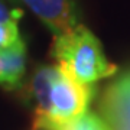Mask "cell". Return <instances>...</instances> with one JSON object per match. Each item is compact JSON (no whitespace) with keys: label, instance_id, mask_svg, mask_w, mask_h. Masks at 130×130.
<instances>
[{"label":"cell","instance_id":"obj_1","mask_svg":"<svg viewBox=\"0 0 130 130\" xmlns=\"http://www.w3.org/2000/svg\"><path fill=\"white\" fill-rule=\"evenodd\" d=\"M51 54L56 64L85 85L117 74V67L107 59L98 38L81 23L55 36Z\"/></svg>","mask_w":130,"mask_h":130},{"label":"cell","instance_id":"obj_2","mask_svg":"<svg viewBox=\"0 0 130 130\" xmlns=\"http://www.w3.org/2000/svg\"><path fill=\"white\" fill-rule=\"evenodd\" d=\"M94 97V87L78 83L58 64L54 65L49 90V107L45 119L32 124V130L61 126L77 120L88 111Z\"/></svg>","mask_w":130,"mask_h":130},{"label":"cell","instance_id":"obj_3","mask_svg":"<svg viewBox=\"0 0 130 130\" xmlns=\"http://www.w3.org/2000/svg\"><path fill=\"white\" fill-rule=\"evenodd\" d=\"M98 110L113 130H130V67L120 71L104 88Z\"/></svg>","mask_w":130,"mask_h":130},{"label":"cell","instance_id":"obj_4","mask_svg":"<svg viewBox=\"0 0 130 130\" xmlns=\"http://www.w3.org/2000/svg\"><path fill=\"white\" fill-rule=\"evenodd\" d=\"M55 36L79 25L74 0H23Z\"/></svg>","mask_w":130,"mask_h":130},{"label":"cell","instance_id":"obj_5","mask_svg":"<svg viewBox=\"0 0 130 130\" xmlns=\"http://www.w3.org/2000/svg\"><path fill=\"white\" fill-rule=\"evenodd\" d=\"M26 70V45L23 39L9 48H0V87L18 90L22 87Z\"/></svg>","mask_w":130,"mask_h":130},{"label":"cell","instance_id":"obj_6","mask_svg":"<svg viewBox=\"0 0 130 130\" xmlns=\"http://www.w3.org/2000/svg\"><path fill=\"white\" fill-rule=\"evenodd\" d=\"M43 130H111L100 114L94 111H85L77 120L61 126H49Z\"/></svg>","mask_w":130,"mask_h":130},{"label":"cell","instance_id":"obj_7","mask_svg":"<svg viewBox=\"0 0 130 130\" xmlns=\"http://www.w3.org/2000/svg\"><path fill=\"white\" fill-rule=\"evenodd\" d=\"M20 39L22 38L19 32L18 19H12V20L0 23V48H9Z\"/></svg>","mask_w":130,"mask_h":130},{"label":"cell","instance_id":"obj_8","mask_svg":"<svg viewBox=\"0 0 130 130\" xmlns=\"http://www.w3.org/2000/svg\"><path fill=\"white\" fill-rule=\"evenodd\" d=\"M22 16V12L19 9H13L10 10L5 6V3L0 0V23L2 22H7V20H12V19H18Z\"/></svg>","mask_w":130,"mask_h":130},{"label":"cell","instance_id":"obj_9","mask_svg":"<svg viewBox=\"0 0 130 130\" xmlns=\"http://www.w3.org/2000/svg\"><path fill=\"white\" fill-rule=\"evenodd\" d=\"M9 2H12V3H18V0H9Z\"/></svg>","mask_w":130,"mask_h":130},{"label":"cell","instance_id":"obj_10","mask_svg":"<svg viewBox=\"0 0 130 130\" xmlns=\"http://www.w3.org/2000/svg\"><path fill=\"white\" fill-rule=\"evenodd\" d=\"M111 130H113V129H111Z\"/></svg>","mask_w":130,"mask_h":130}]
</instances>
